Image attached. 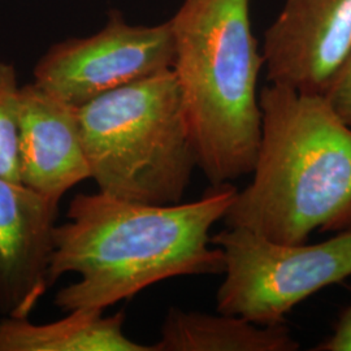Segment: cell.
Masks as SVG:
<instances>
[{
	"label": "cell",
	"mask_w": 351,
	"mask_h": 351,
	"mask_svg": "<svg viewBox=\"0 0 351 351\" xmlns=\"http://www.w3.org/2000/svg\"><path fill=\"white\" fill-rule=\"evenodd\" d=\"M75 308L59 320L36 324L29 317L0 319V351H154L126 336L124 311Z\"/></svg>",
	"instance_id": "30bf717a"
},
{
	"label": "cell",
	"mask_w": 351,
	"mask_h": 351,
	"mask_svg": "<svg viewBox=\"0 0 351 351\" xmlns=\"http://www.w3.org/2000/svg\"><path fill=\"white\" fill-rule=\"evenodd\" d=\"M20 88L12 64L0 62V178L20 181L19 98Z\"/></svg>",
	"instance_id": "7c38bea8"
},
{
	"label": "cell",
	"mask_w": 351,
	"mask_h": 351,
	"mask_svg": "<svg viewBox=\"0 0 351 351\" xmlns=\"http://www.w3.org/2000/svg\"><path fill=\"white\" fill-rule=\"evenodd\" d=\"M169 23L197 167L211 186L232 184L251 175L262 134L250 0H185Z\"/></svg>",
	"instance_id": "3957f363"
},
{
	"label": "cell",
	"mask_w": 351,
	"mask_h": 351,
	"mask_svg": "<svg viewBox=\"0 0 351 351\" xmlns=\"http://www.w3.org/2000/svg\"><path fill=\"white\" fill-rule=\"evenodd\" d=\"M171 23L130 26L113 19L101 32L53 46L34 68V84L80 108L114 88L172 69Z\"/></svg>",
	"instance_id": "8992f818"
},
{
	"label": "cell",
	"mask_w": 351,
	"mask_h": 351,
	"mask_svg": "<svg viewBox=\"0 0 351 351\" xmlns=\"http://www.w3.org/2000/svg\"><path fill=\"white\" fill-rule=\"evenodd\" d=\"M314 351H351V303L339 315L333 335L315 346Z\"/></svg>",
	"instance_id": "5bb4252c"
},
{
	"label": "cell",
	"mask_w": 351,
	"mask_h": 351,
	"mask_svg": "<svg viewBox=\"0 0 351 351\" xmlns=\"http://www.w3.org/2000/svg\"><path fill=\"white\" fill-rule=\"evenodd\" d=\"M20 181L52 201L90 180L77 108L34 82L20 88Z\"/></svg>",
	"instance_id": "9c48e42d"
},
{
	"label": "cell",
	"mask_w": 351,
	"mask_h": 351,
	"mask_svg": "<svg viewBox=\"0 0 351 351\" xmlns=\"http://www.w3.org/2000/svg\"><path fill=\"white\" fill-rule=\"evenodd\" d=\"M59 202L0 178V315L29 317L50 289Z\"/></svg>",
	"instance_id": "ba28073f"
},
{
	"label": "cell",
	"mask_w": 351,
	"mask_h": 351,
	"mask_svg": "<svg viewBox=\"0 0 351 351\" xmlns=\"http://www.w3.org/2000/svg\"><path fill=\"white\" fill-rule=\"evenodd\" d=\"M252 180L223 219L282 243L351 229V126L324 95L269 84Z\"/></svg>",
	"instance_id": "7a4b0ae2"
},
{
	"label": "cell",
	"mask_w": 351,
	"mask_h": 351,
	"mask_svg": "<svg viewBox=\"0 0 351 351\" xmlns=\"http://www.w3.org/2000/svg\"><path fill=\"white\" fill-rule=\"evenodd\" d=\"M324 97L339 117L351 126V50Z\"/></svg>",
	"instance_id": "4fadbf2b"
},
{
	"label": "cell",
	"mask_w": 351,
	"mask_h": 351,
	"mask_svg": "<svg viewBox=\"0 0 351 351\" xmlns=\"http://www.w3.org/2000/svg\"><path fill=\"white\" fill-rule=\"evenodd\" d=\"M154 351H295L288 326H259L236 315L169 307Z\"/></svg>",
	"instance_id": "8fae6325"
},
{
	"label": "cell",
	"mask_w": 351,
	"mask_h": 351,
	"mask_svg": "<svg viewBox=\"0 0 351 351\" xmlns=\"http://www.w3.org/2000/svg\"><path fill=\"white\" fill-rule=\"evenodd\" d=\"M351 50V0H285L264 34L269 84L324 95Z\"/></svg>",
	"instance_id": "52a82bcc"
},
{
	"label": "cell",
	"mask_w": 351,
	"mask_h": 351,
	"mask_svg": "<svg viewBox=\"0 0 351 351\" xmlns=\"http://www.w3.org/2000/svg\"><path fill=\"white\" fill-rule=\"evenodd\" d=\"M224 256L216 310L275 326L319 290L351 277V229L319 243H282L245 228L211 237Z\"/></svg>",
	"instance_id": "5b68a950"
},
{
	"label": "cell",
	"mask_w": 351,
	"mask_h": 351,
	"mask_svg": "<svg viewBox=\"0 0 351 351\" xmlns=\"http://www.w3.org/2000/svg\"><path fill=\"white\" fill-rule=\"evenodd\" d=\"M236 194L232 184L175 204L77 194L66 221L55 229L49 278L51 287L68 274L78 280L56 293L55 306L65 313L106 310L168 278L221 275L224 256L211 242V229Z\"/></svg>",
	"instance_id": "6da1fadb"
},
{
	"label": "cell",
	"mask_w": 351,
	"mask_h": 351,
	"mask_svg": "<svg viewBox=\"0 0 351 351\" xmlns=\"http://www.w3.org/2000/svg\"><path fill=\"white\" fill-rule=\"evenodd\" d=\"M77 114L98 191L149 204L182 202L198 167L172 69L101 94Z\"/></svg>",
	"instance_id": "277c9868"
}]
</instances>
